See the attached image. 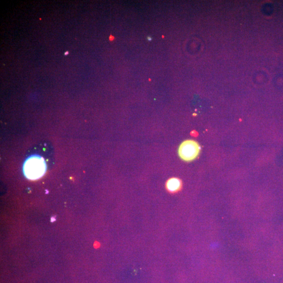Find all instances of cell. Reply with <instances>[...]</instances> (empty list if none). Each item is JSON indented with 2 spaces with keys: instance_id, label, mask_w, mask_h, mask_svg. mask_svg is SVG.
I'll return each mask as SVG.
<instances>
[{
  "instance_id": "6da1fadb",
  "label": "cell",
  "mask_w": 283,
  "mask_h": 283,
  "mask_svg": "<svg viewBox=\"0 0 283 283\" xmlns=\"http://www.w3.org/2000/svg\"><path fill=\"white\" fill-rule=\"evenodd\" d=\"M48 169L47 160L40 154H34L24 162L23 172L27 178L36 180L41 178Z\"/></svg>"
},
{
  "instance_id": "7a4b0ae2",
  "label": "cell",
  "mask_w": 283,
  "mask_h": 283,
  "mask_svg": "<svg viewBox=\"0 0 283 283\" xmlns=\"http://www.w3.org/2000/svg\"><path fill=\"white\" fill-rule=\"evenodd\" d=\"M201 147L195 139H187L180 144L178 148V155L180 159L185 162H191L200 156Z\"/></svg>"
},
{
  "instance_id": "3957f363",
  "label": "cell",
  "mask_w": 283,
  "mask_h": 283,
  "mask_svg": "<svg viewBox=\"0 0 283 283\" xmlns=\"http://www.w3.org/2000/svg\"><path fill=\"white\" fill-rule=\"evenodd\" d=\"M182 188V182L177 177H172L167 180L166 188L171 193H176L181 190Z\"/></svg>"
},
{
  "instance_id": "277c9868",
  "label": "cell",
  "mask_w": 283,
  "mask_h": 283,
  "mask_svg": "<svg viewBox=\"0 0 283 283\" xmlns=\"http://www.w3.org/2000/svg\"><path fill=\"white\" fill-rule=\"evenodd\" d=\"M114 39V37L113 36L110 35V37H109V40H110V41H113Z\"/></svg>"
},
{
  "instance_id": "5b68a950",
  "label": "cell",
  "mask_w": 283,
  "mask_h": 283,
  "mask_svg": "<svg viewBox=\"0 0 283 283\" xmlns=\"http://www.w3.org/2000/svg\"><path fill=\"white\" fill-rule=\"evenodd\" d=\"M148 40H149V41H151V37H148Z\"/></svg>"
},
{
  "instance_id": "8992f818",
  "label": "cell",
  "mask_w": 283,
  "mask_h": 283,
  "mask_svg": "<svg viewBox=\"0 0 283 283\" xmlns=\"http://www.w3.org/2000/svg\"><path fill=\"white\" fill-rule=\"evenodd\" d=\"M68 54V52H66L65 54V55H67V54Z\"/></svg>"
}]
</instances>
